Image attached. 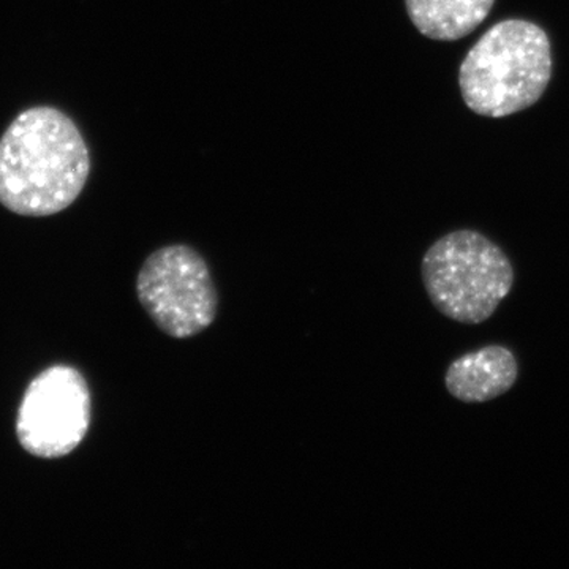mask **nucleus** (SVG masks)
<instances>
[{
    "instance_id": "423d86ee",
    "label": "nucleus",
    "mask_w": 569,
    "mask_h": 569,
    "mask_svg": "<svg viewBox=\"0 0 569 569\" xmlns=\"http://www.w3.org/2000/svg\"><path fill=\"white\" fill-rule=\"evenodd\" d=\"M519 377L515 353L503 346H488L452 361L445 376L449 395L463 403H485L507 395Z\"/></svg>"
},
{
    "instance_id": "39448f33",
    "label": "nucleus",
    "mask_w": 569,
    "mask_h": 569,
    "mask_svg": "<svg viewBox=\"0 0 569 569\" xmlns=\"http://www.w3.org/2000/svg\"><path fill=\"white\" fill-rule=\"evenodd\" d=\"M91 426V392L84 377L69 366L44 370L22 397L17 433L29 455L58 459L84 440Z\"/></svg>"
},
{
    "instance_id": "0eeeda50",
    "label": "nucleus",
    "mask_w": 569,
    "mask_h": 569,
    "mask_svg": "<svg viewBox=\"0 0 569 569\" xmlns=\"http://www.w3.org/2000/svg\"><path fill=\"white\" fill-rule=\"evenodd\" d=\"M496 0H406L408 17L422 36L463 39L489 17Z\"/></svg>"
},
{
    "instance_id": "7ed1b4c3",
    "label": "nucleus",
    "mask_w": 569,
    "mask_h": 569,
    "mask_svg": "<svg viewBox=\"0 0 569 569\" xmlns=\"http://www.w3.org/2000/svg\"><path fill=\"white\" fill-rule=\"evenodd\" d=\"M430 302L449 320L481 325L511 293L515 268L507 253L475 230L452 231L430 246L421 263Z\"/></svg>"
},
{
    "instance_id": "f257e3e1",
    "label": "nucleus",
    "mask_w": 569,
    "mask_h": 569,
    "mask_svg": "<svg viewBox=\"0 0 569 569\" xmlns=\"http://www.w3.org/2000/svg\"><path fill=\"white\" fill-rule=\"evenodd\" d=\"M89 173L88 144L58 108L22 111L0 138V204L18 216L63 211L80 197Z\"/></svg>"
},
{
    "instance_id": "20e7f679",
    "label": "nucleus",
    "mask_w": 569,
    "mask_h": 569,
    "mask_svg": "<svg viewBox=\"0 0 569 569\" xmlns=\"http://www.w3.org/2000/svg\"><path fill=\"white\" fill-rule=\"evenodd\" d=\"M137 295L157 328L174 339L200 335L217 317L211 271L189 246H167L149 254L138 274Z\"/></svg>"
},
{
    "instance_id": "f03ea898",
    "label": "nucleus",
    "mask_w": 569,
    "mask_h": 569,
    "mask_svg": "<svg viewBox=\"0 0 569 569\" xmlns=\"http://www.w3.org/2000/svg\"><path fill=\"white\" fill-rule=\"evenodd\" d=\"M552 77V47L545 29L505 20L482 33L460 63L459 88L471 111L507 118L541 99Z\"/></svg>"
}]
</instances>
